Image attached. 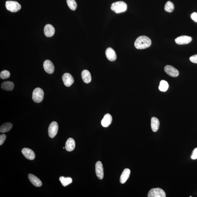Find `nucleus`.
Returning a JSON list of instances; mask_svg holds the SVG:
<instances>
[{"label":"nucleus","mask_w":197,"mask_h":197,"mask_svg":"<svg viewBox=\"0 0 197 197\" xmlns=\"http://www.w3.org/2000/svg\"><path fill=\"white\" fill-rule=\"evenodd\" d=\"M152 41L148 37L146 36L139 37L135 42V46L138 49H145L150 46Z\"/></svg>","instance_id":"nucleus-1"},{"label":"nucleus","mask_w":197,"mask_h":197,"mask_svg":"<svg viewBox=\"0 0 197 197\" xmlns=\"http://www.w3.org/2000/svg\"><path fill=\"white\" fill-rule=\"evenodd\" d=\"M111 8L112 11L116 13H120L126 11L127 5L123 1H118L114 3L111 5Z\"/></svg>","instance_id":"nucleus-2"},{"label":"nucleus","mask_w":197,"mask_h":197,"mask_svg":"<svg viewBox=\"0 0 197 197\" xmlns=\"http://www.w3.org/2000/svg\"><path fill=\"white\" fill-rule=\"evenodd\" d=\"M44 95V92L41 88L39 87L35 88L32 95L33 101L37 103L41 102L43 100Z\"/></svg>","instance_id":"nucleus-3"},{"label":"nucleus","mask_w":197,"mask_h":197,"mask_svg":"<svg viewBox=\"0 0 197 197\" xmlns=\"http://www.w3.org/2000/svg\"><path fill=\"white\" fill-rule=\"evenodd\" d=\"M5 6L7 9L11 12H17L21 9V6L19 3L16 1H7Z\"/></svg>","instance_id":"nucleus-4"},{"label":"nucleus","mask_w":197,"mask_h":197,"mask_svg":"<svg viewBox=\"0 0 197 197\" xmlns=\"http://www.w3.org/2000/svg\"><path fill=\"white\" fill-rule=\"evenodd\" d=\"M148 197H165V192L160 188H155L151 189L148 193Z\"/></svg>","instance_id":"nucleus-5"},{"label":"nucleus","mask_w":197,"mask_h":197,"mask_svg":"<svg viewBox=\"0 0 197 197\" xmlns=\"http://www.w3.org/2000/svg\"><path fill=\"white\" fill-rule=\"evenodd\" d=\"M59 126L56 122L53 121L49 126L48 128V135L50 138H53L57 135L58 131Z\"/></svg>","instance_id":"nucleus-6"},{"label":"nucleus","mask_w":197,"mask_h":197,"mask_svg":"<svg viewBox=\"0 0 197 197\" xmlns=\"http://www.w3.org/2000/svg\"><path fill=\"white\" fill-rule=\"evenodd\" d=\"M165 72L170 76L173 77H176L179 75V71L173 66L167 65L164 68Z\"/></svg>","instance_id":"nucleus-7"},{"label":"nucleus","mask_w":197,"mask_h":197,"mask_svg":"<svg viewBox=\"0 0 197 197\" xmlns=\"http://www.w3.org/2000/svg\"><path fill=\"white\" fill-rule=\"evenodd\" d=\"M62 79L64 85L67 87L70 86L74 82V77L69 73H65L62 76Z\"/></svg>","instance_id":"nucleus-8"},{"label":"nucleus","mask_w":197,"mask_h":197,"mask_svg":"<svg viewBox=\"0 0 197 197\" xmlns=\"http://www.w3.org/2000/svg\"><path fill=\"white\" fill-rule=\"evenodd\" d=\"M95 171L97 176L98 179L102 180L104 177V171L103 164L101 161H98L96 163Z\"/></svg>","instance_id":"nucleus-9"},{"label":"nucleus","mask_w":197,"mask_h":197,"mask_svg":"<svg viewBox=\"0 0 197 197\" xmlns=\"http://www.w3.org/2000/svg\"><path fill=\"white\" fill-rule=\"evenodd\" d=\"M43 67L45 72L49 74H52L55 71V67L51 61L47 60L44 62Z\"/></svg>","instance_id":"nucleus-10"},{"label":"nucleus","mask_w":197,"mask_h":197,"mask_svg":"<svg viewBox=\"0 0 197 197\" xmlns=\"http://www.w3.org/2000/svg\"><path fill=\"white\" fill-rule=\"evenodd\" d=\"M192 37L186 35H182L177 37L175 40L176 43L179 45H185L189 44L192 41Z\"/></svg>","instance_id":"nucleus-11"},{"label":"nucleus","mask_w":197,"mask_h":197,"mask_svg":"<svg viewBox=\"0 0 197 197\" xmlns=\"http://www.w3.org/2000/svg\"><path fill=\"white\" fill-rule=\"evenodd\" d=\"M22 153L25 157L29 160H32L35 159V152L31 149L24 148L22 149Z\"/></svg>","instance_id":"nucleus-12"},{"label":"nucleus","mask_w":197,"mask_h":197,"mask_svg":"<svg viewBox=\"0 0 197 197\" xmlns=\"http://www.w3.org/2000/svg\"><path fill=\"white\" fill-rule=\"evenodd\" d=\"M106 55L108 60L113 62L116 60L117 55L115 50L111 47H108L106 51Z\"/></svg>","instance_id":"nucleus-13"},{"label":"nucleus","mask_w":197,"mask_h":197,"mask_svg":"<svg viewBox=\"0 0 197 197\" xmlns=\"http://www.w3.org/2000/svg\"><path fill=\"white\" fill-rule=\"evenodd\" d=\"M55 28L52 25L47 24L44 27V34L47 37H51L53 36L55 34Z\"/></svg>","instance_id":"nucleus-14"},{"label":"nucleus","mask_w":197,"mask_h":197,"mask_svg":"<svg viewBox=\"0 0 197 197\" xmlns=\"http://www.w3.org/2000/svg\"><path fill=\"white\" fill-rule=\"evenodd\" d=\"M112 117L109 114H107L105 115L101 121V125L102 126L107 127L109 126L112 123Z\"/></svg>","instance_id":"nucleus-15"},{"label":"nucleus","mask_w":197,"mask_h":197,"mask_svg":"<svg viewBox=\"0 0 197 197\" xmlns=\"http://www.w3.org/2000/svg\"><path fill=\"white\" fill-rule=\"evenodd\" d=\"M28 178L30 181L34 186L36 187H40L42 186V183L41 181L33 174H29Z\"/></svg>","instance_id":"nucleus-16"},{"label":"nucleus","mask_w":197,"mask_h":197,"mask_svg":"<svg viewBox=\"0 0 197 197\" xmlns=\"http://www.w3.org/2000/svg\"><path fill=\"white\" fill-rule=\"evenodd\" d=\"M130 170L129 169H125L120 177V182L122 184H124L129 177Z\"/></svg>","instance_id":"nucleus-17"},{"label":"nucleus","mask_w":197,"mask_h":197,"mask_svg":"<svg viewBox=\"0 0 197 197\" xmlns=\"http://www.w3.org/2000/svg\"><path fill=\"white\" fill-rule=\"evenodd\" d=\"M65 149L68 152H71L74 150L75 147V141L72 138L68 139L65 144Z\"/></svg>","instance_id":"nucleus-18"},{"label":"nucleus","mask_w":197,"mask_h":197,"mask_svg":"<svg viewBox=\"0 0 197 197\" xmlns=\"http://www.w3.org/2000/svg\"><path fill=\"white\" fill-rule=\"evenodd\" d=\"M81 77L85 83H89L91 81V76L90 73L87 70H83L81 72Z\"/></svg>","instance_id":"nucleus-19"},{"label":"nucleus","mask_w":197,"mask_h":197,"mask_svg":"<svg viewBox=\"0 0 197 197\" xmlns=\"http://www.w3.org/2000/svg\"><path fill=\"white\" fill-rule=\"evenodd\" d=\"M151 126L153 131L157 132L158 130L159 126V120L156 117H153L151 119Z\"/></svg>","instance_id":"nucleus-20"},{"label":"nucleus","mask_w":197,"mask_h":197,"mask_svg":"<svg viewBox=\"0 0 197 197\" xmlns=\"http://www.w3.org/2000/svg\"><path fill=\"white\" fill-rule=\"evenodd\" d=\"M14 84L11 81H5L1 85L2 88L8 91H12L14 88Z\"/></svg>","instance_id":"nucleus-21"},{"label":"nucleus","mask_w":197,"mask_h":197,"mask_svg":"<svg viewBox=\"0 0 197 197\" xmlns=\"http://www.w3.org/2000/svg\"><path fill=\"white\" fill-rule=\"evenodd\" d=\"M13 125L12 124L9 122L6 123L2 125L0 128V132L1 133H5V132H9L12 128Z\"/></svg>","instance_id":"nucleus-22"},{"label":"nucleus","mask_w":197,"mask_h":197,"mask_svg":"<svg viewBox=\"0 0 197 197\" xmlns=\"http://www.w3.org/2000/svg\"><path fill=\"white\" fill-rule=\"evenodd\" d=\"M61 183L62 186H66L72 183V180L71 177H65L63 176H61L59 178Z\"/></svg>","instance_id":"nucleus-23"},{"label":"nucleus","mask_w":197,"mask_h":197,"mask_svg":"<svg viewBox=\"0 0 197 197\" xmlns=\"http://www.w3.org/2000/svg\"><path fill=\"white\" fill-rule=\"evenodd\" d=\"M169 88V85L167 81L161 80L159 86V90L162 92H165Z\"/></svg>","instance_id":"nucleus-24"},{"label":"nucleus","mask_w":197,"mask_h":197,"mask_svg":"<svg viewBox=\"0 0 197 197\" xmlns=\"http://www.w3.org/2000/svg\"><path fill=\"white\" fill-rule=\"evenodd\" d=\"M174 6L173 3L170 1H168L165 6L164 9L168 12L171 13L174 11Z\"/></svg>","instance_id":"nucleus-25"},{"label":"nucleus","mask_w":197,"mask_h":197,"mask_svg":"<svg viewBox=\"0 0 197 197\" xmlns=\"http://www.w3.org/2000/svg\"><path fill=\"white\" fill-rule=\"evenodd\" d=\"M67 3L71 10L75 11L77 7V4L75 0H67Z\"/></svg>","instance_id":"nucleus-26"},{"label":"nucleus","mask_w":197,"mask_h":197,"mask_svg":"<svg viewBox=\"0 0 197 197\" xmlns=\"http://www.w3.org/2000/svg\"><path fill=\"white\" fill-rule=\"evenodd\" d=\"M10 76L11 74L9 71L7 70H3L2 71L0 74V77L2 79H8L10 77Z\"/></svg>","instance_id":"nucleus-27"},{"label":"nucleus","mask_w":197,"mask_h":197,"mask_svg":"<svg viewBox=\"0 0 197 197\" xmlns=\"http://www.w3.org/2000/svg\"><path fill=\"white\" fill-rule=\"evenodd\" d=\"M191 159L195 160L197 159V147L194 149L191 156Z\"/></svg>","instance_id":"nucleus-28"},{"label":"nucleus","mask_w":197,"mask_h":197,"mask_svg":"<svg viewBox=\"0 0 197 197\" xmlns=\"http://www.w3.org/2000/svg\"><path fill=\"white\" fill-rule=\"evenodd\" d=\"M6 138V135L4 134L0 135V145H2L4 143Z\"/></svg>","instance_id":"nucleus-29"},{"label":"nucleus","mask_w":197,"mask_h":197,"mask_svg":"<svg viewBox=\"0 0 197 197\" xmlns=\"http://www.w3.org/2000/svg\"><path fill=\"white\" fill-rule=\"evenodd\" d=\"M189 60L193 63L197 64V55L192 56L189 58Z\"/></svg>","instance_id":"nucleus-30"},{"label":"nucleus","mask_w":197,"mask_h":197,"mask_svg":"<svg viewBox=\"0 0 197 197\" xmlns=\"http://www.w3.org/2000/svg\"><path fill=\"white\" fill-rule=\"evenodd\" d=\"M191 18L192 20L195 22H197V13L194 12L191 15Z\"/></svg>","instance_id":"nucleus-31"}]
</instances>
